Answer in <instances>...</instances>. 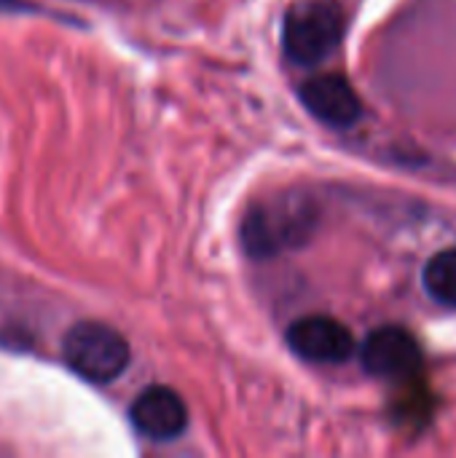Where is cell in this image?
Returning a JSON list of instances; mask_svg holds the SVG:
<instances>
[{"mask_svg":"<svg viewBox=\"0 0 456 458\" xmlns=\"http://www.w3.org/2000/svg\"><path fill=\"white\" fill-rule=\"evenodd\" d=\"M344 38V13L333 0H298L285 13L282 48L290 62L314 67L328 59Z\"/></svg>","mask_w":456,"mask_h":458,"instance_id":"obj_1","label":"cell"},{"mask_svg":"<svg viewBox=\"0 0 456 458\" xmlns=\"http://www.w3.org/2000/svg\"><path fill=\"white\" fill-rule=\"evenodd\" d=\"M314 228V209L301 199L255 204L242 223V242L253 258H271L285 247H298Z\"/></svg>","mask_w":456,"mask_h":458,"instance_id":"obj_2","label":"cell"},{"mask_svg":"<svg viewBox=\"0 0 456 458\" xmlns=\"http://www.w3.org/2000/svg\"><path fill=\"white\" fill-rule=\"evenodd\" d=\"M65 362L91 384L116 381L129 365L126 338L105 322H78L65 338Z\"/></svg>","mask_w":456,"mask_h":458,"instance_id":"obj_3","label":"cell"},{"mask_svg":"<svg viewBox=\"0 0 456 458\" xmlns=\"http://www.w3.org/2000/svg\"><path fill=\"white\" fill-rule=\"evenodd\" d=\"M360 362L376 378L400 381L422 368V346L403 327H379L363 341Z\"/></svg>","mask_w":456,"mask_h":458,"instance_id":"obj_4","label":"cell"},{"mask_svg":"<svg viewBox=\"0 0 456 458\" xmlns=\"http://www.w3.org/2000/svg\"><path fill=\"white\" fill-rule=\"evenodd\" d=\"M288 344L298 357L320 365L347 362L357 349L347 325L320 314L296 319L288 330Z\"/></svg>","mask_w":456,"mask_h":458,"instance_id":"obj_5","label":"cell"},{"mask_svg":"<svg viewBox=\"0 0 456 458\" xmlns=\"http://www.w3.org/2000/svg\"><path fill=\"white\" fill-rule=\"evenodd\" d=\"M129 416H132L134 429L142 437L159 440V443L180 437L183 429L188 427V408H185L183 397L175 389H169V386H151V389H145L134 400Z\"/></svg>","mask_w":456,"mask_h":458,"instance_id":"obj_6","label":"cell"},{"mask_svg":"<svg viewBox=\"0 0 456 458\" xmlns=\"http://www.w3.org/2000/svg\"><path fill=\"white\" fill-rule=\"evenodd\" d=\"M304 107L328 126L347 129L357 123L363 105L352 83L341 75H314L301 86Z\"/></svg>","mask_w":456,"mask_h":458,"instance_id":"obj_7","label":"cell"},{"mask_svg":"<svg viewBox=\"0 0 456 458\" xmlns=\"http://www.w3.org/2000/svg\"><path fill=\"white\" fill-rule=\"evenodd\" d=\"M422 282L433 301L443 306H456V247L438 252L425 266Z\"/></svg>","mask_w":456,"mask_h":458,"instance_id":"obj_8","label":"cell"}]
</instances>
